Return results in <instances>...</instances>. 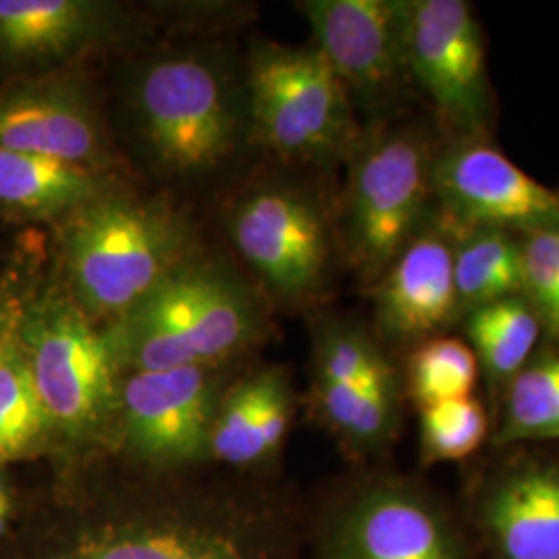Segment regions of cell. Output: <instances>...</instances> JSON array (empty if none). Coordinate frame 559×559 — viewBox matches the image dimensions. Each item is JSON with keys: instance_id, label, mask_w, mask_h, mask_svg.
<instances>
[{"instance_id": "obj_1", "label": "cell", "mask_w": 559, "mask_h": 559, "mask_svg": "<svg viewBox=\"0 0 559 559\" xmlns=\"http://www.w3.org/2000/svg\"><path fill=\"white\" fill-rule=\"evenodd\" d=\"M59 278L102 325L119 320L195 258L189 222L164 200L112 189L59 224Z\"/></svg>"}, {"instance_id": "obj_2", "label": "cell", "mask_w": 559, "mask_h": 559, "mask_svg": "<svg viewBox=\"0 0 559 559\" xmlns=\"http://www.w3.org/2000/svg\"><path fill=\"white\" fill-rule=\"evenodd\" d=\"M127 110L141 152L168 177L207 175L249 138L245 78L207 48L143 60L127 85Z\"/></svg>"}, {"instance_id": "obj_3", "label": "cell", "mask_w": 559, "mask_h": 559, "mask_svg": "<svg viewBox=\"0 0 559 559\" xmlns=\"http://www.w3.org/2000/svg\"><path fill=\"white\" fill-rule=\"evenodd\" d=\"M261 323L260 300L239 274L193 258L102 328L122 376L212 367L258 338Z\"/></svg>"}, {"instance_id": "obj_4", "label": "cell", "mask_w": 559, "mask_h": 559, "mask_svg": "<svg viewBox=\"0 0 559 559\" xmlns=\"http://www.w3.org/2000/svg\"><path fill=\"white\" fill-rule=\"evenodd\" d=\"M20 338L52 450L81 448L117 425L120 369L104 328L57 278L36 282L17 318Z\"/></svg>"}, {"instance_id": "obj_5", "label": "cell", "mask_w": 559, "mask_h": 559, "mask_svg": "<svg viewBox=\"0 0 559 559\" xmlns=\"http://www.w3.org/2000/svg\"><path fill=\"white\" fill-rule=\"evenodd\" d=\"M440 145L417 124L369 122L348 162L342 247L359 278L376 286L433 210Z\"/></svg>"}, {"instance_id": "obj_6", "label": "cell", "mask_w": 559, "mask_h": 559, "mask_svg": "<svg viewBox=\"0 0 559 559\" xmlns=\"http://www.w3.org/2000/svg\"><path fill=\"white\" fill-rule=\"evenodd\" d=\"M245 90L249 138L282 160H346L359 141L355 106L313 44L253 41Z\"/></svg>"}, {"instance_id": "obj_7", "label": "cell", "mask_w": 559, "mask_h": 559, "mask_svg": "<svg viewBox=\"0 0 559 559\" xmlns=\"http://www.w3.org/2000/svg\"><path fill=\"white\" fill-rule=\"evenodd\" d=\"M406 69L452 138L489 140L496 112L485 36L464 0H399Z\"/></svg>"}, {"instance_id": "obj_8", "label": "cell", "mask_w": 559, "mask_h": 559, "mask_svg": "<svg viewBox=\"0 0 559 559\" xmlns=\"http://www.w3.org/2000/svg\"><path fill=\"white\" fill-rule=\"evenodd\" d=\"M228 233L242 261L280 299L307 302L328 288L336 239L311 193L290 185L251 189L233 205Z\"/></svg>"}, {"instance_id": "obj_9", "label": "cell", "mask_w": 559, "mask_h": 559, "mask_svg": "<svg viewBox=\"0 0 559 559\" xmlns=\"http://www.w3.org/2000/svg\"><path fill=\"white\" fill-rule=\"evenodd\" d=\"M313 46L371 122L392 119L413 80L406 69L399 0H305Z\"/></svg>"}, {"instance_id": "obj_10", "label": "cell", "mask_w": 559, "mask_h": 559, "mask_svg": "<svg viewBox=\"0 0 559 559\" xmlns=\"http://www.w3.org/2000/svg\"><path fill=\"white\" fill-rule=\"evenodd\" d=\"M38 559H263L228 520L191 510L127 508L64 528Z\"/></svg>"}, {"instance_id": "obj_11", "label": "cell", "mask_w": 559, "mask_h": 559, "mask_svg": "<svg viewBox=\"0 0 559 559\" xmlns=\"http://www.w3.org/2000/svg\"><path fill=\"white\" fill-rule=\"evenodd\" d=\"M433 210L452 228L522 235L559 221V191L533 179L483 138H452L433 164Z\"/></svg>"}, {"instance_id": "obj_12", "label": "cell", "mask_w": 559, "mask_h": 559, "mask_svg": "<svg viewBox=\"0 0 559 559\" xmlns=\"http://www.w3.org/2000/svg\"><path fill=\"white\" fill-rule=\"evenodd\" d=\"M210 369L180 367L120 378L117 427L135 459L156 468H175L210 456L221 400Z\"/></svg>"}, {"instance_id": "obj_13", "label": "cell", "mask_w": 559, "mask_h": 559, "mask_svg": "<svg viewBox=\"0 0 559 559\" xmlns=\"http://www.w3.org/2000/svg\"><path fill=\"white\" fill-rule=\"evenodd\" d=\"M0 147L87 168H110L100 110L71 69L0 81Z\"/></svg>"}, {"instance_id": "obj_14", "label": "cell", "mask_w": 559, "mask_h": 559, "mask_svg": "<svg viewBox=\"0 0 559 559\" xmlns=\"http://www.w3.org/2000/svg\"><path fill=\"white\" fill-rule=\"evenodd\" d=\"M133 29L131 11L119 2L0 0V81L71 69Z\"/></svg>"}, {"instance_id": "obj_15", "label": "cell", "mask_w": 559, "mask_h": 559, "mask_svg": "<svg viewBox=\"0 0 559 559\" xmlns=\"http://www.w3.org/2000/svg\"><path fill=\"white\" fill-rule=\"evenodd\" d=\"M328 559H468L454 524L419 489L381 483L336 520Z\"/></svg>"}, {"instance_id": "obj_16", "label": "cell", "mask_w": 559, "mask_h": 559, "mask_svg": "<svg viewBox=\"0 0 559 559\" xmlns=\"http://www.w3.org/2000/svg\"><path fill=\"white\" fill-rule=\"evenodd\" d=\"M373 295L376 325L390 342L417 344L460 321L452 233L433 210L378 280Z\"/></svg>"}, {"instance_id": "obj_17", "label": "cell", "mask_w": 559, "mask_h": 559, "mask_svg": "<svg viewBox=\"0 0 559 559\" xmlns=\"http://www.w3.org/2000/svg\"><path fill=\"white\" fill-rule=\"evenodd\" d=\"M480 516L500 559H559V462L524 460L506 468Z\"/></svg>"}, {"instance_id": "obj_18", "label": "cell", "mask_w": 559, "mask_h": 559, "mask_svg": "<svg viewBox=\"0 0 559 559\" xmlns=\"http://www.w3.org/2000/svg\"><path fill=\"white\" fill-rule=\"evenodd\" d=\"M293 392L280 369L237 381L221 400L210 433V456L247 466L272 456L288 433Z\"/></svg>"}, {"instance_id": "obj_19", "label": "cell", "mask_w": 559, "mask_h": 559, "mask_svg": "<svg viewBox=\"0 0 559 559\" xmlns=\"http://www.w3.org/2000/svg\"><path fill=\"white\" fill-rule=\"evenodd\" d=\"M117 189L108 170L0 147V218L60 224Z\"/></svg>"}, {"instance_id": "obj_20", "label": "cell", "mask_w": 559, "mask_h": 559, "mask_svg": "<svg viewBox=\"0 0 559 559\" xmlns=\"http://www.w3.org/2000/svg\"><path fill=\"white\" fill-rule=\"evenodd\" d=\"M445 226L452 233L460 320L473 309L522 295V261L516 233L501 228Z\"/></svg>"}, {"instance_id": "obj_21", "label": "cell", "mask_w": 559, "mask_h": 559, "mask_svg": "<svg viewBox=\"0 0 559 559\" xmlns=\"http://www.w3.org/2000/svg\"><path fill=\"white\" fill-rule=\"evenodd\" d=\"M313 400L323 425L355 452L388 443L399 423L396 373L365 383L316 381Z\"/></svg>"}, {"instance_id": "obj_22", "label": "cell", "mask_w": 559, "mask_h": 559, "mask_svg": "<svg viewBox=\"0 0 559 559\" xmlns=\"http://www.w3.org/2000/svg\"><path fill=\"white\" fill-rule=\"evenodd\" d=\"M17 318L0 338V466L52 452L48 419L17 338Z\"/></svg>"}, {"instance_id": "obj_23", "label": "cell", "mask_w": 559, "mask_h": 559, "mask_svg": "<svg viewBox=\"0 0 559 559\" xmlns=\"http://www.w3.org/2000/svg\"><path fill=\"white\" fill-rule=\"evenodd\" d=\"M462 325L480 371L493 385H508L519 376L543 334L535 309L522 295L468 311Z\"/></svg>"}, {"instance_id": "obj_24", "label": "cell", "mask_w": 559, "mask_h": 559, "mask_svg": "<svg viewBox=\"0 0 559 559\" xmlns=\"http://www.w3.org/2000/svg\"><path fill=\"white\" fill-rule=\"evenodd\" d=\"M559 440V350L528 362L506 385V408L496 441Z\"/></svg>"}, {"instance_id": "obj_25", "label": "cell", "mask_w": 559, "mask_h": 559, "mask_svg": "<svg viewBox=\"0 0 559 559\" xmlns=\"http://www.w3.org/2000/svg\"><path fill=\"white\" fill-rule=\"evenodd\" d=\"M479 373L473 348L464 340L440 334L415 344L408 359V392L419 408L471 399Z\"/></svg>"}, {"instance_id": "obj_26", "label": "cell", "mask_w": 559, "mask_h": 559, "mask_svg": "<svg viewBox=\"0 0 559 559\" xmlns=\"http://www.w3.org/2000/svg\"><path fill=\"white\" fill-rule=\"evenodd\" d=\"M313 371L316 381L332 383H365L394 373L373 336L359 323L338 318L318 325Z\"/></svg>"}, {"instance_id": "obj_27", "label": "cell", "mask_w": 559, "mask_h": 559, "mask_svg": "<svg viewBox=\"0 0 559 559\" xmlns=\"http://www.w3.org/2000/svg\"><path fill=\"white\" fill-rule=\"evenodd\" d=\"M489 433V419L480 400H450L420 408V454L425 462L468 459Z\"/></svg>"}, {"instance_id": "obj_28", "label": "cell", "mask_w": 559, "mask_h": 559, "mask_svg": "<svg viewBox=\"0 0 559 559\" xmlns=\"http://www.w3.org/2000/svg\"><path fill=\"white\" fill-rule=\"evenodd\" d=\"M519 237L522 297L535 309L543 334L559 344V221Z\"/></svg>"}, {"instance_id": "obj_29", "label": "cell", "mask_w": 559, "mask_h": 559, "mask_svg": "<svg viewBox=\"0 0 559 559\" xmlns=\"http://www.w3.org/2000/svg\"><path fill=\"white\" fill-rule=\"evenodd\" d=\"M38 280L27 265H13L0 276V338L20 316L21 307Z\"/></svg>"}, {"instance_id": "obj_30", "label": "cell", "mask_w": 559, "mask_h": 559, "mask_svg": "<svg viewBox=\"0 0 559 559\" xmlns=\"http://www.w3.org/2000/svg\"><path fill=\"white\" fill-rule=\"evenodd\" d=\"M11 512H13V491L7 477V466H0V539L9 528Z\"/></svg>"}]
</instances>
